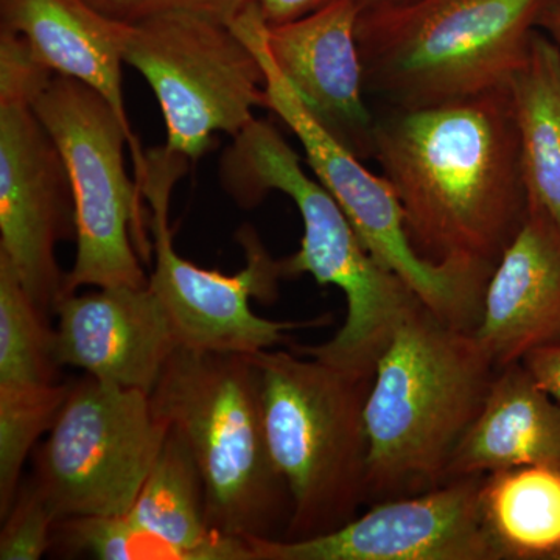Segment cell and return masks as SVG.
Wrapping results in <instances>:
<instances>
[{
  "label": "cell",
  "mask_w": 560,
  "mask_h": 560,
  "mask_svg": "<svg viewBox=\"0 0 560 560\" xmlns=\"http://www.w3.org/2000/svg\"><path fill=\"white\" fill-rule=\"evenodd\" d=\"M372 160L396 191L412 248L431 264L495 267L528 217L510 88L375 120Z\"/></svg>",
  "instance_id": "1"
},
{
  "label": "cell",
  "mask_w": 560,
  "mask_h": 560,
  "mask_svg": "<svg viewBox=\"0 0 560 560\" xmlns=\"http://www.w3.org/2000/svg\"><path fill=\"white\" fill-rule=\"evenodd\" d=\"M499 368L474 331L420 302L382 353L366 419L368 506L447 482L453 453L480 415Z\"/></svg>",
  "instance_id": "2"
},
{
  "label": "cell",
  "mask_w": 560,
  "mask_h": 560,
  "mask_svg": "<svg viewBox=\"0 0 560 560\" xmlns=\"http://www.w3.org/2000/svg\"><path fill=\"white\" fill-rule=\"evenodd\" d=\"M221 178L232 198L253 208L268 191H282L301 213V246L280 260L283 279L311 275L346 296L348 315L329 341L300 346L296 352L338 370L374 377L394 334L420 304L415 291L366 249L334 197L302 168L300 156L275 125L256 119L235 136L221 162Z\"/></svg>",
  "instance_id": "3"
},
{
  "label": "cell",
  "mask_w": 560,
  "mask_h": 560,
  "mask_svg": "<svg viewBox=\"0 0 560 560\" xmlns=\"http://www.w3.org/2000/svg\"><path fill=\"white\" fill-rule=\"evenodd\" d=\"M550 0H394L360 7L366 91L390 108L456 105L508 90Z\"/></svg>",
  "instance_id": "4"
},
{
  "label": "cell",
  "mask_w": 560,
  "mask_h": 560,
  "mask_svg": "<svg viewBox=\"0 0 560 560\" xmlns=\"http://www.w3.org/2000/svg\"><path fill=\"white\" fill-rule=\"evenodd\" d=\"M150 396L201 471L210 528L246 540L283 539L291 495L268 447L253 355L179 346Z\"/></svg>",
  "instance_id": "5"
},
{
  "label": "cell",
  "mask_w": 560,
  "mask_h": 560,
  "mask_svg": "<svg viewBox=\"0 0 560 560\" xmlns=\"http://www.w3.org/2000/svg\"><path fill=\"white\" fill-rule=\"evenodd\" d=\"M261 378L265 433L291 495L280 540L345 526L368 504L366 408L372 378L287 350L253 355Z\"/></svg>",
  "instance_id": "6"
},
{
  "label": "cell",
  "mask_w": 560,
  "mask_h": 560,
  "mask_svg": "<svg viewBox=\"0 0 560 560\" xmlns=\"http://www.w3.org/2000/svg\"><path fill=\"white\" fill-rule=\"evenodd\" d=\"M33 108L60 150L75 202L77 254L65 294L149 285L138 256L150 259L143 198L125 165L130 147L138 179L147 161L138 138L98 92L68 77H51Z\"/></svg>",
  "instance_id": "7"
},
{
  "label": "cell",
  "mask_w": 560,
  "mask_h": 560,
  "mask_svg": "<svg viewBox=\"0 0 560 560\" xmlns=\"http://www.w3.org/2000/svg\"><path fill=\"white\" fill-rule=\"evenodd\" d=\"M265 25L259 7L232 24L264 66L265 108L300 140L308 167L338 202L374 259L399 276L438 318L475 334L493 267L466 260L431 264L416 253L405 230L399 198L388 179L368 171L360 158L331 138L302 106L271 60Z\"/></svg>",
  "instance_id": "8"
},
{
  "label": "cell",
  "mask_w": 560,
  "mask_h": 560,
  "mask_svg": "<svg viewBox=\"0 0 560 560\" xmlns=\"http://www.w3.org/2000/svg\"><path fill=\"white\" fill-rule=\"evenodd\" d=\"M124 60L160 103L165 149L190 162L208 153L215 132L235 138L265 108L264 66L226 22L167 14L130 24Z\"/></svg>",
  "instance_id": "9"
},
{
  "label": "cell",
  "mask_w": 560,
  "mask_h": 560,
  "mask_svg": "<svg viewBox=\"0 0 560 560\" xmlns=\"http://www.w3.org/2000/svg\"><path fill=\"white\" fill-rule=\"evenodd\" d=\"M168 431L149 393L86 375L70 383L32 480L58 522L128 514Z\"/></svg>",
  "instance_id": "10"
},
{
  "label": "cell",
  "mask_w": 560,
  "mask_h": 560,
  "mask_svg": "<svg viewBox=\"0 0 560 560\" xmlns=\"http://www.w3.org/2000/svg\"><path fill=\"white\" fill-rule=\"evenodd\" d=\"M189 162L165 147L147 153L138 186L150 208L156 257L149 287L167 312L183 348L243 355L275 349L285 341L287 330L301 324L265 319L250 311V298L271 302L283 279L280 260L272 259L256 232L248 226L238 231L246 265L232 276L198 267L180 257L173 246L168 220L172 190Z\"/></svg>",
  "instance_id": "11"
},
{
  "label": "cell",
  "mask_w": 560,
  "mask_h": 560,
  "mask_svg": "<svg viewBox=\"0 0 560 560\" xmlns=\"http://www.w3.org/2000/svg\"><path fill=\"white\" fill-rule=\"evenodd\" d=\"M75 238V202L60 150L21 92L0 91V254L40 311L65 294L57 259Z\"/></svg>",
  "instance_id": "12"
},
{
  "label": "cell",
  "mask_w": 560,
  "mask_h": 560,
  "mask_svg": "<svg viewBox=\"0 0 560 560\" xmlns=\"http://www.w3.org/2000/svg\"><path fill=\"white\" fill-rule=\"evenodd\" d=\"M482 477L371 504L341 528L312 539L248 541L256 560H497L482 525Z\"/></svg>",
  "instance_id": "13"
},
{
  "label": "cell",
  "mask_w": 560,
  "mask_h": 560,
  "mask_svg": "<svg viewBox=\"0 0 560 560\" xmlns=\"http://www.w3.org/2000/svg\"><path fill=\"white\" fill-rule=\"evenodd\" d=\"M359 14V0H330L305 16L265 25V44L313 119L357 158L368 160L377 117L364 101Z\"/></svg>",
  "instance_id": "14"
},
{
  "label": "cell",
  "mask_w": 560,
  "mask_h": 560,
  "mask_svg": "<svg viewBox=\"0 0 560 560\" xmlns=\"http://www.w3.org/2000/svg\"><path fill=\"white\" fill-rule=\"evenodd\" d=\"M55 360L97 381L151 390L179 348L178 338L150 287H106L66 293L54 308Z\"/></svg>",
  "instance_id": "15"
},
{
  "label": "cell",
  "mask_w": 560,
  "mask_h": 560,
  "mask_svg": "<svg viewBox=\"0 0 560 560\" xmlns=\"http://www.w3.org/2000/svg\"><path fill=\"white\" fill-rule=\"evenodd\" d=\"M475 335L499 370L560 345V228L552 221L528 212L493 268Z\"/></svg>",
  "instance_id": "16"
},
{
  "label": "cell",
  "mask_w": 560,
  "mask_h": 560,
  "mask_svg": "<svg viewBox=\"0 0 560 560\" xmlns=\"http://www.w3.org/2000/svg\"><path fill=\"white\" fill-rule=\"evenodd\" d=\"M0 28L22 36L33 57L55 75L98 92L136 138L121 86L130 24L106 16L86 0H0Z\"/></svg>",
  "instance_id": "17"
},
{
  "label": "cell",
  "mask_w": 560,
  "mask_h": 560,
  "mask_svg": "<svg viewBox=\"0 0 560 560\" xmlns=\"http://www.w3.org/2000/svg\"><path fill=\"white\" fill-rule=\"evenodd\" d=\"M522 466L560 469V401L518 361L497 371L480 415L453 453L447 481Z\"/></svg>",
  "instance_id": "18"
},
{
  "label": "cell",
  "mask_w": 560,
  "mask_h": 560,
  "mask_svg": "<svg viewBox=\"0 0 560 560\" xmlns=\"http://www.w3.org/2000/svg\"><path fill=\"white\" fill-rule=\"evenodd\" d=\"M128 515L186 551L190 560H256L248 540L210 528L201 471L173 429Z\"/></svg>",
  "instance_id": "19"
},
{
  "label": "cell",
  "mask_w": 560,
  "mask_h": 560,
  "mask_svg": "<svg viewBox=\"0 0 560 560\" xmlns=\"http://www.w3.org/2000/svg\"><path fill=\"white\" fill-rule=\"evenodd\" d=\"M510 94L528 212L560 228V46L539 28Z\"/></svg>",
  "instance_id": "20"
},
{
  "label": "cell",
  "mask_w": 560,
  "mask_h": 560,
  "mask_svg": "<svg viewBox=\"0 0 560 560\" xmlns=\"http://www.w3.org/2000/svg\"><path fill=\"white\" fill-rule=\"evenodd\" d=\"M480 510L497 560H560V469L486 474Z\"/></svg>",
  "instance_id": "21"
},
{
  "label": "cell",
  "mask_w": 560,
  "mask_h": 560,
  "mask_svg": "<svg viewBox=\"0 0 560 560\" xmlns=\"http://www.w3.org/2000/svg\"><path fill=\"white\" fill-rule=\"evenodd\" d=\"M55 330L0 254V386L58 383Z\"/></svg>",
  "instance_id": "22"
},
{
  "label": "cell",
  "mask_w": 560,
  "mask_h": 560,
  "mask_svg": "<svg viewBox=\"0 0 560 560\" xmlns=\"http://www.w3.org/2000/svg\"><path fill=\"white\" fill-rule=\"evenodd\" d=\"M70 383L0 386V517L9 514L21 488L25 460L49 433L68 399Z\"/></svg>",
  "instance_id": "23"
},
{
  "label": "cell",
  "mask_w": 560,
  "mask_h": 560,
  "mask_svg": "<svg viewBox=\"0 0 560 560\" xmlns=\"http://www.w3.org/2000/svg\"><path fill=\"white\" fill-rule=\"evenodd\" d=\"M101 560H190L186 551L130 515H91L57 522L54 544Z\"/></svg>",
  "instance_id": "24"
},
{
  "label": "cell",
  "mask_w": 560,
  "mask_h": 560,
  "mask_svg": "<svg viewBox=\"0 0 560 560\" xmlns=\"http://www.w3.org/2000/svg\"><path fill=\"white\" fill-rule=\"evenodd\" d=\"M2 522V560H38L54 545L58 518L33 480L21 485L16 500Z\"/></svg>",
  "instance_id": "25"
},
{
  "label": "cell",
  "mask_w": 560,
  "mask_h": 560,
  "mask_svg": "<svg viewBox=\"0 0 560 560\" xmlns=\"http://www.w3.org/2000/svg\"><path fill=\"white\" fill-rule=\"evenodd\" d=\"M94 9L125 24L167 16V14H197L234 24L259 0H86Z\"/></svg>",
  "instance_id": "26"
},
{
  "label": "cell",
  "mask_w": 560,
  "mask_h": 560,
  "mask_svg": "<svg viewBox=\"0 0 560 560\" xmlns=\"http://www.w3.org/2000/svg\"><path fill=\"white\" fill-rule=\"evenodd\" d=\"M523 364L541 388L560 401V345L534 350L523 359Z\"/></svg>",
  "instance_id": "27"
},
{
  "label": "cell",
  "mask_w": 560,
  "mask_h": 560,
  "mask_svg": "<svg viewBox=\"0 0 560 560\" xmlns=\"http://www.w3.org/2000/svg\"><path fill=\"white\" fill-rule=\"evenodd\" d=\"M330 0H259V7L267 24L296 20L329 3Z\"/></svg>",
  "instance_id": "28"
},
{
  "label": "cell",
  "mask_w": 560,
  "mask_h": 560,
  "mask_svg": "<svg viewBox=\"0 0 560 560\" xmlns=\"http://www.w3.org/2000/svg\"><path fill=\"white\" fill-rule=\"evenodd\" d=\"M539 28L560 46V0H550L539 21Z\"/></svg>",
  "instance_id": "29"
},
{
  "label": "cell",
  "mask_w": 560,
  "mask_h": 560,
  "mask_svg": "<svg viewBox=\"0 0 560 560\" xmlns=\"http://www.w3.org/2000/svg\"><path fill=\"white\" fill-rule=\"evenodd\" d=\"M394 2V0H359L360 7L375 5V3Z\"/></svg>",
  "instance_id": "30"
}]
</instances>
